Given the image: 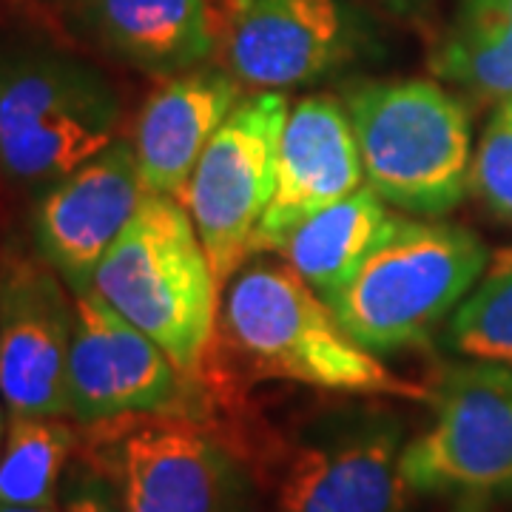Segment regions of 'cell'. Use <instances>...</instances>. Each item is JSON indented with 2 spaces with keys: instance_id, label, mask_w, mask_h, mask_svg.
Returning a JSON list of instances; mask_svg holds the SVG:
<instances>
[{
  "instance_id": "6da1fadb",
  "label": "cell",
  "mask_w": 512,
  "mask_h": 512,
  "mask_svg": "<svg viewBox=\"0 0 512 512\" xmlns=\"http://www.w3.org/2000/svg\"><path fill=\"white\" fill-rule=\"evenodd\" d=\"M92 288L151 336L185 379H197L214 348L222 285L183 202L148 194L111 242Z\"/></svg>"
},
{
  "instance_id": "7a4b0ae2",
  "label": "cell",
  "mask_w": 512,
  "mask_h": 512,
  "mask_svg": "<svg viewBox=\"0 0 512 512\" xmlns=\"http://www.w3.org/2000/svg\"><path fill=\"white\" fill-rule=\"evenodd\" d=\"M220 325L256 376L336 393L430 399V390L362 348L288 262H254L237 271L222 299Z\"/></svg>"
},
{
  "instance_id": "3957f363",
  "label": "cell",
  "mask_w": 512,
  "mask_h": 512,
  "mask_svg": "<svg viewBox=\"0 0 512 512\" xmlns=\"http://www.w3.org/2000/svg\"><path fill=\"white\" fill-rule=\"evenodd\" d=\"M490 265L484 242L461 225L407 220L367 256L328 302L339 325L376 356L427 345Z\"/></svg>"
},
{
  "instance_id": "277c9868",
  "label": "cell",
  "mask_w": 512,
  "mask_h": 512,
  "mask_svg": "<svg viewBox=\"0 0 512 512\" xmlns=\"http://www.w3.org/2000/svg\"><path fill=\"white\" fill-rule=\"evenodd\" d=\"M345 111L367 185L387 205L436 220L464 200L473 180V123L439 83H362L348 92Z\"/></svg>"
},
{
  "instance_id": "5b68a950",
  "label": "cell",
  "mask_w": 512,
  "mask_h": 512,
  "mask_svg": "<svg viewBox=\"0 0 512 512\" xmlns=\"http://www.w3.org/2000/svg\"><path fill=\"white\" fill-rule=\"evenodd\" d=\"M120 100L94 66L52 49L0 55V174L49 188L109 148Z\"/></svg>"
},
{
  "instance_id": "8992f818",
  "label": "cell",
  "mask_w": 512,
  "mask_h": 512,
  "mask_svg": "<svg viewBox=\"0 0 512 512\" xmlns=\"http://www.w3.org/2000/svg\"><path fill=\"white\" fill-rule=\"evenodd\" d=\"M430 402L433 421L402 447L413 495H512V370L470 359Z\"/></svg>"
},
{
  "instance_id": "52a82bcc",
  "label": "cell",
  "mask_w": 512,
  "mask_h": 512,
  "mask_svg": "<svg viewBox=\"0 0 512 512\" xmlns=\"http://www.w3.org/2000/svg\"><path fill=\"white\" fill-rule=\"evenodd\" d=\"M288 97L259 92L225 117L177 200L200 234L217 282L234 279L251 256V239L274 194L276 154Z\"/></svg>"
},
{
  "instance_id": "ba28073f",
  "label": "cell",
  "mask_w": 512,
  "mask_h": 512,
  "mask_svg": "<svg viewBox=\"0 0 512 512\" xmlns=\"http://www.w3.org/2000/svg\"><path fill=\"white\" fill-rule=\"evenodd\" d=\"M69 416L86 427L183 413L185 379L165 350L94 291L72 293Z\"/></svg>"
},
{
  "instance_id": "9c48e42d",
  "label": "cell",
  "mask_w": 512,
  "mask_h": 512,
  "mask_svg": "<svg viewBox=\"0 0 512 512\" xmlns=\"http://www.w3.org/2000/svg\"><path fill=\"white\" fill-rule=\"evenodd\" d=\"M74 296L37 254L0 256V393L9 416H69Z\"/></svg>"
},
{
  "instance_id": "30bf717a",
  "label": "cell",
  "mask_w": 512,
  "mask_h": 512,
  "mask_svg": "<svg viewBox=\"0 0 512 512\" xmlns=\"http://www.w3.org/2000/svg\"><path fill=\"white\" fill-rule=\"evenodd\" d=\"M220 46L242 86L282 92L345 66L362 26L342 0H228Z\"/></svg>"
},
{
  "instance_id": "8fae6325",
  "label": "cell",
  "mask_w": 512,
  "mask_h": 512,
  "mask_svg": "<svg viewBox=\"0 0 512 512\" xmlns=\"http://www.w3.org/2000/svg\"><path fill=\"white\" fill-rule=\"evenodd\" d=\"M402 427L384 413L325 430L293 447L276 481V512H407Z\"/></svg>"
},
{
  "instance_id": "7c38bea8",
  "label": "cell",
  "mask_w": 512,
  "mask_h": 512,
  "mask_svg": "<svg viewBox=\"0 0 512 512\" xmlns=\"http://www.w3.org/2000/svg\"><path fill=\"white\" fill-rule=\"evenodd\" d=\"M134 419L114 447L123 510L239 512V473L220 441L185 413Z\"/></svg>"
},
{
  "instance_id": "4fadbf2b",
  "label": "cell",
  "mask_w": 512,
  "mask_h": 512,
  "mask_svg": "<svg viewBox=\"0 0 512 512\" xmlns=\"http://www.w3.org/2000/svg\"><path fill=\"white\" fill-rule=\"evenodd\" d=\"M146 197L134 146L114 140L92 160L49 185L35 211V245L72 293L92 276Z\"/></svg>"
},
{
  "instance_id": "5bb4252c",
  "label": "cell",
  "mask_w": 512,
  "mask_h": 512,
  "mask_svg": "<svg viewBox=\"0 0 512 512\" xmlns=\"http://www.w3.org/2000/svg\"><path fill=\"white\" fill-rule=\"evenodd\" d=\"M365 168L348 111L328 97H308L288 111L276 154L271 202L256 225L251 254L282 251L293 231L362 188Z\"/></svg>"
},
{
  "instance_id": "9a60e30c",
  "label": "cell",
  "mask_w": 512,
  "mask_h": 512,
  "mask_svg": "<svg viewBox=\"0 0 512 512\" xmlns=\"http://www.w3.org/2000/svg\"><path fill=\"white\" fill-rule=\"evenodd\" d=\"M242 83L222 69H188L146 100L134 131V154L148 194L180 197L202 151L237 109Z\"/></svg>"
},
{
  "instance_id": "2e32d148",
  "label": "cell",
  "mask_w": 512,
  "mask_h": 512,
  "mask_svg": "<svg viewBox=\"0 0 512 512\" xmlns=\"http://www.w3.org/2000/svg\"><path fill=\"white\" fill-rule=\"evenodd\" d=\"M77 20L111 57L148 74H183L220 49L208 0H77Z\"/></svg>"
},
{
  "instance_id": "e0dca14e",
  "label": "cell",
  "mask_w": 512,
  "mask_h": 512,
  "mask_svg": "<svg viewBox=\"0 0 512 512\" xmlns=\"http://www.w3.org/2000/svg\"><path fill=\"white\" fill-rule=\"evenodd\" d=\"M402 217L387 214V202L362 185L293 231L279 254L322 299L345 285L356 268L396 231Z\"/></svg>"
},
{
  "instance_id": "ac0fdd59",
  "label": "cell",
  "mask_w": 512,
  "mask_h": 512,
  "mask_svg": "<svg viewBox=\"0 0 512 512\" xmlns=\"http://www.w3.org/2000/svg\"><path fill=\"white\" fill-rule=\"evenodd\" d=\"M430 69L473 97H512V0H458Z\"/></svg>"
},
{
  "instance_id": "d6986e66",
  "label": "cell",
  "mask_w": 512,
  "mask_h": 512,
  "mask_svg": "<svg viewBox=\"0 0 512 512\" xmlns=\"http://www.w3.org/2000/svg\"><path fill=\"white\" fill-rule=\"evenodd\" d=\"M74 450V430L52 416H9L0 447V504L57 507V487Z\"/></svg>"
},
{
  "instance_id": "ffe728a7",
  "label": "cell",
  "mask_w": 512,
  "mask_h": 512,
  "mask_svg": "<svg viewBox=\"0 0 512 512\" xmlns=\"http://www.w3.org/2000/svg\"><path fill=\"white\" fill-rule=\"evenodd\" d=\"M444 342L464 359L512 370V251L498 256L484 282L458 305Z\"/></svg>"
},
{
  "instance_id": "44dd1931",
  "label": "cell",
  "mask_w": 512,
  "mask_h": 512,
  "mask_svg": "<svg viewBox=\"0 0 512 512\" xmlns=\"http://www.w3.org/2000/svg\"><path fill=\"white\" fill-rule=\"evenodd\" d=\"M470 185L495 217L512 222V97L498 103L481 134Z\"/></svg>"
},
{
  "instance_id": "7402d4cb",
  "label": "cell",
  "mask_w": 512,
  "mask_h": 512,
  "mask_svg": "<svg viewBox=\"0 0 512 512\" xmlns=\"http://www.w3.org/2000/svg\"><path fill=\"white\" fill-rule=\"evenodd\" d=\"M63 512H126L120 495L111 490L100 476L74 478L69 495L63 501Z\"/></svg>"
},
{
  "instance_id": "603a6c76",
  "label": "cell",
  "mask_w": 512,
  "mask_h": 512,
  "mask_svg": "<svg viewBox=\"0 0 512 512\" xmlns=\"http://www.w3.org/2000/svg\"><path fill=\"white\" fill-rule=\"evenodd\" d=\"M0 512H60L57 507H9V504H0Z\"/></svg>"
},
{
  "instance_id": "cb8c5ba5",
  "label": "cell",
  "mask_w": 512,
  "mask_h": 512,
  "mask_svg": "<svg viewBox=\"0 0 512 512\" xmlns=\"http://www.w3.org/2000/svg\"><path fill=\"white\" fill-rule=\"evenodd\" d=\"M9 410H6V402H3V393H0V447H3V436H6V424H9Z\"/></svg>"
},
{
  "instance_id": "d4e9b609",
  "label": "cell",
  "mask_w": 512,
  "mask_h": 512,
  "mask_svg": "<svg viewBox=\"0 0 512 512\" xmlns=\"http://www.w3.org/2000/svg\"><path fill=\"white\" fill-rule=\"evenodd\" d=\"M384 3H390V6H413L416 0H384Z\"/></svg>"
}]
</instances>
